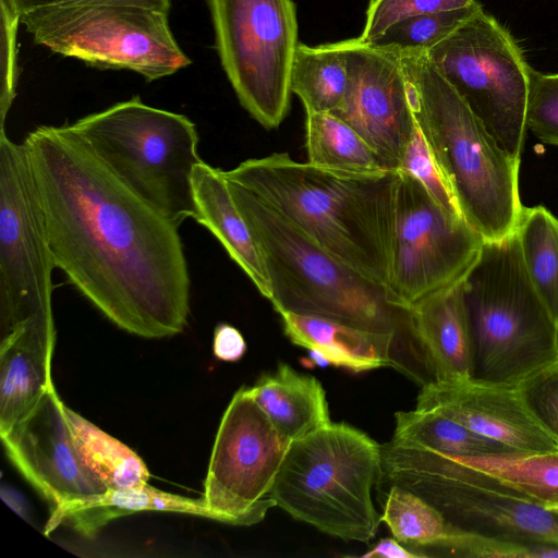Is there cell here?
I'll return each mask as SVG.
<instances>
[{"label": "cell", "mask_w": 558, "mask_h": 558, "mask_svg": "<svg viewBox=\"0 0 558 558\" xmlns=\"http://www.w3.org/2000/svg\"><path fill=\"white\" fill-rule=\"evenodd\" d=\"M56 268L121 329L181 332L191 278L175 223L128 187L69 124L24 142Z\"/></svg>", "instance_id": "cell-1"}, {"label": "cell", "mask_w": 558, "mask_h": 558, "mask_svg": "<svg viewBox=\"0 0 558 558\" xmlns=\"http://www.w3.org/2000/svg\"><path fill=\"white\" fill-rule=\"evenodd\" d=\"M342 265L386 284L399 169L352 172L274 153L222 170Z\"/></svg>", "instance_id": "cell-2"}, {"label": "cell", "mask_w": 558, "mask_h": 558, "mask_svg": "<svg viewBox=\"0 0 558 558\" xmlns=\"http://www.w3.org/2000/svg\"><path fill=\"white\" fill-rule=\"evenodd\" d=\"M399 56L415 122L462 218L485 242L510 235L523 208L521 160L497 144L425 52Z\"/></svg>", "instance_id": "cell-3"}, {"label": "cell", "mask_w": 558, "mask_h": 558, "mask_svg": "<svg viewBox=\"0 0 558 558\" xmlns=\"http://www.w3.org/2000/svg\"><path fill=\"white\" fill-rule=\"evenodd\" d=\"M226 179V178H225ZM263 257L277 313L331 319L412 341L409 313L391 306L378 286L342 265L243 186L226 180Z\"/></svg>", "instance_id": "cell-4"}, {"label": "cell", "mask_w": 558, "mask_h": 558, "mask_svg": "<svg viewBox=\"0 0 558 558\" xmlns=\"http://www.w3.org/2000/svg\"><path fill=\"white\" fill-rule=\"evenodd\" d=\"M461 288L472 377L520 384L558 360V325L526 274L515 232L484 242Z\"/></svg>", "instance_id": "cell-5"}, {"label": "cell", "mask_w": 558, "mask_h": 558, "mask_svg": "<svg viewBox=\"0 0 558 558\" xmlns=\"http://www.w3.org/2000/svg\"><path fill=\"white\" fill-rule=\"evenodd\" d=\"M381 477L380 445L347 423L331 422L290 444L274 498L323 533L368 543L381 522L372 499Z\"/></svg>", "instance_id": "cell-6"}, {"label": "cell", "mask_w": 558, "mask_h": 558, "mask_svg": "<svg viewBox=\"0 0 558 558\" xmlns=\"http://www.w3.org/2000/svg\"><path fill=\"white\" fill-rule=\"evenodd\" d=\"M134 193L180 226L194 218L193 172L202 161L196 125L141 98L117 102L69 124Z\"/></svg>", "instance_id": "cell-7"}, {"label": "cell", "mask_w": 558, "mask_h": 558, "mask_svg": "<svg viewBox=\"0 0 558 558\" xmlns=\"http://www.w3.org/2000/svg\"><path fill=\"white\" fill-rule=\"evenodd\" d=\"M383 477L421 496L452 525L514 542L558 545V514L480 474L457 457L390 440L380 446Z\"/></svg>", "instance_id": "cell-8"}, {"label": "cell", "mask_w": 558, "mask_h": 558, "mask_svg": "<svg viewBox=\"0 0 558 558\" xmlns=\"http://www.w3.org/2000/svg\"><path fill=\"white\" fill-rule=\"evenodd\" d=\"M35 44L89 66L129 70L155 81L192 61L179 47L168 12L140 5H81L23 12Z\"/></svg>", "instance_id": "cell-9"}, {"label": "cell", "mask_w": 558, "mask_h": 558, "mask_svg": "<svg viewBox=\"0 0 558 558\" xmlns=\"http://www.w3.org/2000/svg\"><path fill=\"white\" fill-rule=\"evenodd\" d=\"M51 254L24 143L0 130V336L56 331Z\"/></svg>", "instance_id": "cell-10"}, {"label": "cell", "mask_w": 558, "mask_h": 558, "mask_svg": "<svg viewBox=\"0 0 558 558\" xmlns=\"http://www.w3.org/2000/svg\"><path fill=\"white\" fill-rule=\"evenodd\" d=\"M425 54L497 144L521 160L531 68L510 33L480 9Z\"/></svg>", "instance_id": "cell-11"}, {"label": "cell", "mask_w": 558, "mask_h": 558, "mask_svg": "<svg viewBox=\"0 0 558 558\" xmlns=\"http://www.w3.org/2000/svg\"><path fill=\"white\" fill-rule=\"evenodd\" d=\"M221 65L242 107L277 128L290 107L299 45L293 0H208Z\"/></svg>", "instance_id": "cell-12"}, {"label": "cell", "mask_w": 558, "mask_h": 558, "mask_svg": "<svg viewBox=\"0 0 558 558\" xmlns=\"http://www.w3.org/2000/svg\"><path fill=\"white\" fill-rule=\"evenodd\" d=\"M484 242L464 219L447 214L418 180L400 170L384 286L387 302L409 312L459 283Z\"/></svg>", "instance_id": "cell-13"}, {"label": "cell", "mask_w": 558, "mask_h": 558, "mask_svg": "<svg viewBox=\"0 0 558 558\" xmlns=\"http://www.w3.org/2000/svg\"><path fill=\"white\" fill-rule=\"evenodd\" d=\"M290 444L251 387L240 388L221 417L204 483L211 520L240 526L263 521L277 507L274 488Z\"/></svg>", "instance_id": "cell-14"}, {"label": "cell", "mask_w": 558, "mask_h": 558, "mask_svg": "<svg viewBox=\"0 0 558 558\" xmlns=\"http://www.w3.org/2000/svg\"><path fill=\"white\" fill-rule=\"evenodd\" d=\"M54 386L4 433L7 454L50 505V517L108 488L87 466Z\"/></svg>", "instance_id": "cell-15"}, {"label": "cell", "mask_w": 558, "mask_h": 558, "mask_svg": "<svg viewBox=\"0 0 558 558\" xmlns=\"http://www.w3.org/2000/svg\"><path fill=\"white\" fill-rule=\"evenodd\" d=\"M342 43L349 84L331 113L354 129L388 169H399L416 128L401 58L357 38Z\"/></svg>", "instance_id": "cell-16"}, {"label": "cell", "mask_w": 558, "mask_h": 558, "mask_svg": "<svg viewBox=\"0 0 558 558\" xmlns=\"http://www.w3.org/2000/svg\"><path fill=\"white\" fill-rule=\"evenodd\" d=\"M416 409L442 414L518 452H558V441L535 416L519 384L472 376L422 386Z\"/></svg>", "instance_id": "cell-17"}, {"label": "cell", "mask_w": 558, "mask_h": 558, "mask_svg": "<svg viewBox=\"0 0 558 558\" xmlns=\"http://www.w3.org/2000/svg\"><path fill=\"white\" fill-rule=\"evenodd\" d=\"M290 341L318 353L337 367L353 373L392 366L408 374V363L393 332L352 327L331 319L279 312Z\"/></svg>", "instance_id": "cell-18"}, {"label": "cell", "mask_w": 558, "mask_h": 558, "mask_svg": "<svg viewBox=\"0 0 558 558\" xmlns=\"http://www.w3.org/2000/svg\"><path fill=\"white\" fill-rule=\"evenodd\" d=\"M461 281L408 312L430 381L469 377L472 373Z\"/></svg>", "instance_id": "cell-19"}, {"label": "cell", "mask_w": 558, "mask_h": 558, "mask_svg": "<svg viewBox=\"0 0 558 558\" xmlns=\"http://www.w3.org/2000/svg\"><path fill=\"white\" fill-rule=\"evenodd\" d=\"M193 193L194 219L214 234L258 292L270 300L271 287L263 257L233 201L222 169L203 160L197 163L193 172Z\"/></svg>", "instance_id": "cell-20"}, {"label": "cell", "mask_w": 558, "mask_h": 558, "mask_svg": "<svg viewBox=\"0 0 558 558\" xmlns=\"http://www.w3.org/2000/svg\"><path fill=\"white\" fill-rule=\"evenodd\" d=\"M251 391L274 426L291 442L331 423L320 381L286 363L260 376Z\"/></svg>", "instance_id": "cell-21"}, {"label": "cell", "mask_w": 558, "mask_h": 558, "mask_svg": "<svg viewBox=\"0 0 558 558\" xmlns=\"http://www.w3.org/2000/svg\"><path fill=\"white\" fill-rule=\"evenodd\" d=\"M142 511L178 512L211 519L203 497L193 499L160 490L146 483L109 488L102 494L72 504L49 518L44 534L48 535L58 525L68 523L80 534L94 537L111 520Z\"/></svg>", "instance_id": "cell-22"}, {"label": "cell", "mask_w": 558, "mask_h": 558, "mask_svg": "<svg viewBox=\"0 0 558 558\" xmlns=\"http://www.w3.org/2000/svg\"><path fill=\"white\" fill-rule=\"evenodd\" d=\"M349 84L342 41L310 47L299 44L293 57L290 88L306 113L332 112L342 102Z\"/></svg>", "instance_id": "cell-23"}, {"label": "cell", "mask_w": 558, "mask_h": 558, "mask_svg": "<svg viewBox=\"0 0 558 558\" xmlns=\"http://www.w3.org/2000/svg\"><path fill=\"white\" fill-rule=\"evenodd\" d=\"M454 457L544 509L558 510V452Z\"/></svg>", "instance_id": "cell-24"}, {"label": "cell", "mask_w": 558, "mask_h": 558, "mask_svg": "<svg viewBox=\"0 0 558 558\" xmlns=\"http://www.w3.org/2000/svg\"><path fill=\"white\" fill-rule=\"evenodd\" d=\"M396 444L450 456L476 457L518 452L442 414L416 409L396 413Z\"/></svg>", "instance_id": "cell-25"}, {"label": "cell", "mask_w": 558, "mask_h": 558, "mask_svg": "<svg viewBox=\"0 0 558 558\" xmlns=\"http://www.w3.org/2000/svg\"><path fill=\"white\" fill-rule=\"evenodd\" d=\"M514 232L526 274L558 325V219L542 206L523 207Z\"/></svg>", "instance_id": "cell-26"}, {"label": "cell", "mask_w": 558, "mask_h": 558, "mask_svg": "<svg viewBox=\"0 0 558 558\" xmlns=\"http://www.w3.org/2000/svg\"><path fill=\"white\" fill-rule=\"evenodd\" d=\"M307 161L352 172L387 170L375 150L348 123L331 112L306 113Z\"/></svg>", "instance_id": "cell-27"}, {"label": "cell", "mask_w": 558, "mask_h": 558, "mask_svg": "<svg viewBox=\"0 0 558 558\" xmlns=\"http://www.w3.org/2000/svg\"><path fill=\"white\" fill-rule=\"evenodd\" d=\"M65 411L82 458L108 489L148 483L149 471L131 448L73 410Z\"/></svg>", "instance_id": "cell-28"}, {"label": "cell", "mask_w": 558, "mask_h": 558, "mask_svg": "<svg viewBox=\"0 0 558 558\" xmlns=\"http://www.w3.org/2000/svg\"><path fill=\"white\" fill-rule=\"evenodd\" d=\"M381 521L396 539L415 548L440 550L452 530L436 507L397 485H390L386 495Z\"/></svg>", "instance_id": "cell-29"}, {"label": "cell", "mask_w": 558, "mask_h": 558, "mask_svg": "<svg viewBox=\"0 0 558 558\" xmlns=\"http://www.w3.org/2000/svg\"><path fill=\"white\" fill-rule=\"evenodd\" d=\"M480 9L482 5L476 2L466 8L409 17L395 23L364 44L399 54L426 52L450 36Z\"/></svg>", "instance_id": "cell-30"}, {"label": "cell", "mask_w": 558, "mask_h": 558, "mask_svg": "<svg viewBox=\"0 0 558 558\" xmlns=\"http://www.w3.org/2000/svg\"><path fill=\"white\" fill-rule=\"evenodd\" d=\"M447 555L485 558H558V545L536 542H514L484 536L452 526L440 549Z\"/></svg>", "instance_id": "cell-31"}, {"label": "cell", "mask_w": 558, "mask_h": 558, "mask_svg": "<svg viewBox=\"0 0 558 558\" xmlns=\"http://www.w3.org/2000/svg\"><path fill=\"white\" fill-rule=\"evenodd\" d=\"M476 2V0H371L364 29L357 39L368 43L399 21L422 14L466 8Z\"/></svg>", "instance_id": "cell-32"}, {"label": "cell", "mask_w": 558, "mask_h": 558, "mask_svg": "<svg viewBox=\"0 0 558 558\" xmlns=\"http://www.w3.org/2000/svg\"><path fill=\"white\" fill-rule=\"evenodd\" d=\"M399 170L418 180L447 214L456 218H462L456 199L435 162L417 124Z\"/></svg>", "instance_id": "cell-33"}, {"label": "cell", "mask_w": 558, "mask_h": 558, "mask_svg": "<svg viewBox=\"0 0 558 558\" xmlns=\"http://www.w3.org/2000/svg\"><path fill=\"white\" fill-rule=\"evenodd\" d=\"M526 128L542 142L558 146V73L530 69Z\"/></svg>", "instance_id": "cell-34"}, {"label": "cell", "mask_w": 558, "mask_h": 558, "mask_svg": "<svg viewBox=\"0 0 558 558\" xmlns=\"http://www.w3.org/2000/svg\"><path fill=\"white\" fill-rule=\"evenodd\" d=\"M1 2V93L0 118L4 129L7 113L12 105L17 84V27L20 12L13 0Z\"/></svg>", "instance_id": "cell-35"}, {"label": "cell", "mask_w": 558, "mask_h": 558, "mask_svg": "<svg viewBox=\"0 0 558 558\" xmlns=\"http://www.w3.org/2000/svg\"><path fill=\"white\" fill-rule=\"evenodd\" d=\"M519 385L535 416L558 441V360Z\"/></svg>", "instance_id": "cell-36"}, {"label": "cell", "mask_w": 558, "mask_h": 558, "mask_svg": "<svg viewBox=\"0 0 558 558\" xmlns=\"http://www.w3.org/2000/svg\"><path fill=\"white\" fill-rule=\"evenodd\" d=\"M20 15L38 9H53L81 5H140L169 12L170 0H13Z\"/></svg>", "instance_id": "cell-37"}, {"label": "cell", "mask_w": 558, "mask_h": 558, "mask_svg": "<svg viewBox=\"0 0 558 558\" xmlns=\"http://www.w3.org/2000/svg\"><path fill=\"white\" fill-rule=\"evenodd\" d=\"M213 350L217 359L235 362L244 355L246 343L242 333L235 327L222 323L215 328Z\"/></svg>", "instance_id": "cell-38"}, {"label": "cell", "mask_w": 558, "mask_h": 558, "mask_svg": "<svg viewBox=\"0 0 558 558\" xmlns=\"http://www.w3.org/2000/svg\"><path fill=\"white\" fill-rule=\"evenodd\" d=\"M362 557L365 558H375V557H386V558H417L424 557L420 553H414L410 549H407L401 545V543L395 537H387L379 541L371 550L363 554Z\"/></svg>", "instance_id": "cell-39"}, {"label": "cell", "mask_w": 558, "mask_h": 558, "mask_svg": "<svg viewBox=\"0 0 558 558\" xmlns=\"http://www.w3.org/2000/svg\"><path fill=\"white\" fill-rule=\"evenodd\" d=\"M553 512H556V513L558 514V510H556V511H553Z\"/></svg>", "instance_id": "cell-40"}]
</instances>
